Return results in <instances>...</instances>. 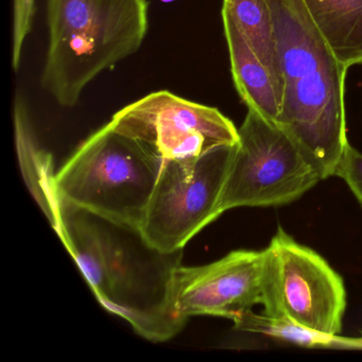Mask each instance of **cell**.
Returning <instances> with one entry per match:
<instances>
[{"instance_id": "2", "label": "cell", "mask_w": 362, "mask_h": 362, "mask_svg": "<svg viewBox=\"0 0 362 362\" xmlns=\"http://www.w3.org/2000/svg\"><path fill=\"white\" fill-rule=\"evenodd\" d=\"M281 74L277 126L321 179L332 177L349 147L345 76L349 69L315 26L303 0H269Z\"/></svg>"}, {"instance_id": "13", "label": "cell", "mask_w": 362, "mask_h": 362, "mask_svg": "<svg viewBox=\"0 0 362 362\" xmlns=\"http://www.w3.org/2000/svg\"><path fill=\"white\" fill-rule=\"evenodd\" d=\"M222 9L230 14L250 47L269 69L281 97L274 18L269 0H223Z\"/></svg>"}, {"instance_id": "9", "label": "cell", "mask_w": 362, "mask_h": 362, "mask_svg": "<svg viewBox=\"0 0 362 362\" xmlns=\"http://www.w3.org/2000/svg\"><path fill=\"white\" fill-rule=\"evenodd\" d=\"M264 251L238 250L201 267L180 266L171 283L173 315L183 322L194 315L233 320L262 304Z\"/></svg>"}, {"instance_id": "3", "label": "cell", "mask_w": 362, "mask_h": 362, "mask_svg": "<svg viewBox=\"0 0 362 362\" xmlns=\"http://www.w3.org/2000/svg\"><path fill=\"white\" fill-rule=\"evenodd\" d=\"M48 44L41 86L63 107L78 105L101 74L141 49L148 0H46Z\"/></svg>"}, {"instance_id": "14", "label": "cell", "mask_w": 362, "mask_h": 362, "mask_svg": "<svg viewBox=\"0 0 362 362\" xmlns=\"http://www.w3.org/2000/svg\"><path fill=\"white\" fill-rule=\"evenodd\" d=\"M235 328L243 332H256L272 337L279 340L287 341L300 346L306 347H358L359 341L342 339L338 336H328L294 323L287 317H275L270 315H256L253 311L241 313L232 320Z\"/></svg>"}, {"instance_id": "7", "label": "cell", "mask_w": 362, "mask_h": 362, "mask_svg": "<svg viewBox=\"0 0 362 362\" xmlns=\"http://www.w3.org/2000/svg\"><path fill=\"white\" fill-rule=\"evenodd\" d=\"M235 146L217 148L192 160H163L139 228L151 247L165 253L182 251L222 215L220 200Z\"/></svg>"}, {"instance_id": "5", "label": "cell", "mask_w": 362, "mask_h": 362, "mask_svg": "<svg viewBox=\"0 0 362 362\" xmlns=\"http://www.w3.org/2000/svg\"><path fill=\"white\" fill-rule=\"evenodd\" d=\"M238 134L220 200L222 214L289 204L322 181L291 137L257 112L247 111Z\"/></svg>"}, {"instance_id": "10", "label": "cell", "mask_w": 362, "mask_h": 362, "mask_svg": "<svg viewBox=\"0 0 362 362\" xmlns=\"http://www.w3.org/2000/svg\"><path fill=\"white\" fill-rule=\"evenodd\" d=\"M224 35L230 56V71L239 96L247 105L277 124L281 110L279 86L269 69L250 47L230 14L222 9Z\"/></svg>"}, {"instance_id": "8", "label": "cell", "mask_w": 362, "mask_h": 362, "mask_svg": "<svg viewBox=\"0 0 362 362\" xmlns=\"http://www.w3.org/2000/svg\"><path fill=\"white\" fill-rule=\"evenodd\" d=\"M110 126L164 160H185L238 143V129L219 110L169 90L151 93L116 112Z\"/></svg>"}, {"instance_id": "4", "label": "cell", "mask_w": 362, "mask_h": 362, "mask_svg": "<svg viewBox=\"0 0 362 362\" xmlns=\"http://www.w3.org/2000/svg\"><path fill=\"white\" fill-rule=\"evenodd\" d=\"M163 160L110 124L93 133L54 175L62 202L141 228Z\"/></svg>"}, {"instance_id": "11", "label": "cell", "mask_w": 362, "mask_h": 362, "mask_svg": "<svg viewBox=\"0 0 362 362\" xmlns=\"http://www.w3.org/2000/svg\"><path fill=\"white\" fill-rule=\"evenodd\" d=\"M13 122L16 149L25 181L52 224L60 204L54 185L56 175L52 173V158L37 143L28 105L21 94H16L14 100Z\"/></svg>"}, {"instance_id": "12", "label": "cell", "mask_w": 362, "mask_h": 362, "mask_svg": "<svg viewBox=\"0 0 362 362\" xmlns=\"http://www.w3.org/2000/svg\"><path fill=\"white\" fill-rule=\"evenodd\" d=\"M315 26L341 63L362 64V0H303Z\"/></svg>"}, {"instance_id": "1", "label": "cell", "mask_w": 362, "mask_h": 362, "mask_svg": "<svg viewBox=\"0 0 362 362\" xmlns=\"http://www.w3.org/2000/svg\"><path fill=\"white\" fill-rule=\"evenodd\" d=\"M101 306L152 342L175 337L185 322L173 315L171 283L182 251L151 247L139 228L117 223L60 200L52 224Z\"/></svg>"}, {"instance_id": "17", "label": "cell", "mask_w": 362, "mask_h": 362, "mask_svg": "<svg viewBox=\"0 0 362 362\" xmlns=\"http://www.w3.org/2000/svg\"><path fill=\"white\" fill-rule=\"evenodd\" d=\"M360 341H361V349H362V339H360Z\"/></svg>"}, {"instance_id": "6", "label": "cell", "mask_w": 362, "mask_h": 362, "mask_svg": "<svg viewBox=\"0 0 362 362\" xmlns=\"http://www.w3.org/2000/svg\"><path fill=\"white\" fill-rule=\"evenodd\" d=\"M262 251L264 315L338 336L346 308L342 277L317 252L296 243L281 228Z\"/></svg>"}, {"instance_id": "15", "label": "cell", "mask_w": 362, "mask_h": 362, "mask_svg": "<svg viewBox=\"0 0 362 362\" xmlns=\"http://www.w3.org/2000/svg\"><path fill=\"white\" fill-rule=\"evenodd\" d=\"M35 0H13V33H12V67L20 69L25 41L33 29Z\"/></svg>"}, {"instance_id": "16", "label": "cell", "mask_w": 362, "mask_h": 362, "mask_svg": "<svg viewBox=\"0 0 362 362\" xmlns=\"http://www.w3.org/2000/svg\"><path fill=\"white\" fill-rule=\"evenodd\" d=\"M334 175L344 180L362 206V154L349 145Z\"/></svg>"}]
</instances>
